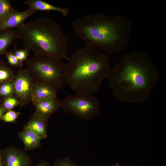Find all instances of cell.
I'll return each mask as SVG.
<instances>
[{
  "mask_svg": "<svg viewBox=\"0 0 166 166\" xmlns=\"http://www.w3.org/2000/svg\"><path fill=\"white\" fill-rule=\"evenodd\" d=\"M159 76V71L151 56L135 51L124 53L111 67L107 79L116 98L124 102L140 104L149 99Z\"/></svg>",
  "mask_w": 166,
  "mask_h": 166,
  "instance_id": "6da1fadb",
  "label": "cell"
},
{
  "mask_svg": "<svg viewBox=\"0 0 166 166\" xmlns=\"http://www.w3.org/2000/svg\"><path fill=\"white\" fill-rule=\"evenodd\" d=\"M72 26L74 34L86 46L109 54L124 49L132 29V23L124 16L99 12L78 18Z\"/></svg>",
  "mask_w": 166,
  "mask_h": 166,
  "instance_id": "7a4b0ae2",
  "label": "cell"
},
{
  "mask_svg": "<svg viewBox=\"0 0 166 166\" xmlns=\"http://www.w3.org/2000/svg\"><path fill=\"white\" fill-rule=\"evenodd\" d=\"M67 60L66 83L76 94L97 92L111 67L107 55L87 46L74 51Z\"/></svg>",
  "mask_w": 166,
  "mask_h": 166,
  "instance_id": "3957f363",
  "label": "cell"
},
{
  "mask_svg": "<svg viewBox=\"0 0 166 166\" xmlns=\"http://www.w3.org/2000/svg\"><path fill=\"white\" fill-rule=\"evenodd\" d=\"M24 48L34 53H42L67 59L68 45L62 28L51 18L43 16L24 23L15 30Z\"/></svg>",
  "mask_w": 166,
  "mask_h": 166,
  "instance_id": "277c9868",
  "label": "cell"
},
{
  "mask_svg": "<svg viewBox=\"0 0 166 166\" xmlns=\"http://www.w3.org/2000/svg\"><path fill=\"white\" fill-rule=\"evenodd\" d=\"M26 64L34 81L49 84L57 90L65 88V64L62 60L45 53H35L26 61Z\"/></svg>",
  "mask_w": 166,
  "mask_h": 166,
  "instance_id": "5b68a950",
  "label": "cell"
},
{
  "mask_svg": "<svg viewBox=\"0 0 166 166\" xmlns=\"http://www.w3.org/2000/svg\"><path fill=\"white\" fill-rule=\"evenodd\" d=\"M98 98L92 94H76L60 100V106L83 118L92 117L98 113Z\"/></svg>",
  "mask_w": 166,
  "mask_h": 166,
  "instance_id": "8992f818",
  "label": "cell"
},
{
  "mask_svg": "<svg viewBox=\"0 0 166 166\" xmlns=\"http://www.w3.org/2000/svg\"><path fill=\"white\" fill-rule=\"evenodd\" d=\"M34 81L26 69L19 70L13 81L14 95L20 101V107L29 104L31 101Z\"/></svg>",
  "mask_w": 166,
  "mask_h": 166,
  "instance_id": "52a82bcc",
  "label": "cell"
},
{
  "mask_svg": "<svg viewBox=\"0 0 166 166\" xmlns=\"http://www.w3.org/2000/svg\"><path fill=\"white\" fill-rule=\"evenodd\" d=\"M31 158L26 151L14 146L4 151V166H31Z\"/></svg>",
  "mask_w": 166,
  "mask_h": 166,
  "instance_id": "ba28073f",
  "label": "cell"
},
{
  "mask_svg": "<svg viewBox=\"0 0 166 166\" xmlns=\"http://www.w3.org/2000/svg\"><path fill=\"white\" fill-rule=\"evenodd\" d=\"M36 11L30 8L23 11H19L14 9L10 14L0 22V31L19 27Z\"/></svg>",
  "mask_w": 166,
  "mask_h": 166,
  "instance_id": "9c48e42d",
  "label": "cell"
},
{
  "mask_svg": "<svg viewBox=\"0 0 166 166\" xmlns=\"http://www.w3.org/2000/svg\"><path fill=\"white\" fill-rule=\"evenodd\" d=\"M57 90L50 85L43 82L34 81L31 101L33 104L45 99L56 97Z\"/></svg>",
  "mask_w": 166,
  "mask_h": 166,
  "instance_id": "30bf717a",
  "label": "cell"
},
{
  "mask_svg": "<svg viewBox=\"0 0 166 166\" xmlns=\"http://www.w3.org/2000/svg\"><path fill=\"white\" fill-rule=\"evenodd\" d=\"M33 105L35 109L34 113L47 119L60 107V100L56 97L42 100Z\"/></svg>",
  "mask_w": 166,
  "mask_h": 166,
  "instance_id": "8fae6325",
  "label": "cell"
},
{
  "mask_svg": "<svg viewBox=\"0 0 166 166\" xmlns=\"http://www.w3.org/2000/svg\"><path fill=\"white\" fill-rule=\"evenodd\" d=\"M48 123V119L34 113L25 125L24 128L34 132L41 140L47 137Z\"/></svg>",
  "mask_w": 166,
  "mask_h": 166,
  "instance_id": "7c38bea8",
  "label": "cell"
},
{
  "mask_svg": "<svg viewBox=\"0 0 166 166\" xmlns=\"http://www.w3.org/2000/svg\"><path fill=\"white\" fill-rule=\"evenodd\" d=\"M18 135L24 144V151L34 150L41 147V140L33 131L24 128L22 131L18 132Z\"/></svg>",
  "mask_w": 166,
  "mask_h": 166,
  "instance_id": "4fadbf2b",
  "label": "cell"
},
{
  "mask_svg": "<svg viewBox=\"0 0 166 166\" xmlns=\"http://www.w3.org/2000/svg\"><path fill=\"white\" fill-rule=\"evenodd\" d=\"M23 4L29 8L36 11H54L61 13L64 16H66L69 14V9L67 7H57L42 0H27Z\"/></svg>",
  "mask_w": 166,
  "mask_h": 166,
  "instance_id": "5bb4252c",
  "label": "cell"
},
{
  "mask_svg": "<svg viewBox=\"0 0 166 166\" xmlns=\"http://www.w3.org/2000/svg\"><path fill=\"white\" fill-rule=\"evenodd\" d=\"M15 38H17L15 30L2 31L0 34V55L6 53L8 47Z\"/></svg>",
  "mask_w": 166,
  "mask_h": 166,
  "instance_id": "9a60e30c",
  "label": "cell"
},
{
  "mask_svg": "<svg viewBox=\"0 0 166 166\" xmlns=\"http://www.w3.org/2000/svg\"><path fill=\"white\" fill-rule=\"evenodd\" d=\"M15 77L13 70L8 67L3 62L0 61V85L13 81Z\"/></svg>",
  "mask_w": 166,
  "mask_h": 166,
  "instance_id": "2e32d148",
  "label": "cell"
},
{
  "mask_svg": "<svg viewBox=\"0 0 166 166\" xmlns=\"http://www.w3.org/2000/svg\"><path fill=\"white\" fill-rule=\"evenodd\" d=\"M14 10L11 2L9 0H2L0 2L1 21L6 18Z\"/></svg>",
  "mask_w": 166,
  "mask_h": 166,
  "instance_id": "e0dca14e",
  "label": "cell"
},
{
  "mask_svg": "<svg viewBox=\"0 0 166 166\" xmlns=\"http://www.w3.org/2000/svg\"><path fill=\"white\" fill-rule=\"evenodd\" d=\"M20 104L19 100L14 95H12L4 98L2 106L8 111L12 110Z\"/></svg>",
  "mask_w": 166,
  "mask_h": 166,
  "instance_id": "ac0fdd59",
  "label": "cell"
},
{
  "mask_svg": "<svg viewBox=\"0 0 166 166\" xmlns=\"http://www.w3.org/2000/svg\"><path fill=\"white\" fill-rule=\"evenodd\" d=\"M13 81L4 83L0 85V97L4 98L13 95Z\"/></svg>",
  "mask_w": 166,
  "mask_h": 166,
  "instance_id": "d6986e66",
  "label": "cell"
},
{
  "mask_svg": "<svg viewBox=\"0 0 166 166\" xmlns=\"http://www.w3.org/2000/svg\"><path fill=\"white\" fill-rule=\"evenodd\" d=\"M14 48V49L13 52V53L19 61L22 64L24 61L27 59V57L29 55L30 51L28 49L25 48L18 49L16 45H15Z\"/></svg>",
  "mask_w": 166,
  "mask_h": 166,
  "instance_id": "ffe728a7",
  "label": "cell"
},
{
  "mask_svg": "<svg viewBox=\"0 0 166 166\" xmlns=\"http://www.w3.org/2000/svg\"><path fill=\"white\" fill-rule=\"evenodd\" d=\"M20 114V112L9 110L3 115L2 118V120L6 122L14 123Z\"/></svg>",
  "mask_w": 166,
  "mask_h": 166,
  "instance_id": "44dd1931",
  "label": "cell"
},
{
  "mask_svg": "<svg viewBox=\"0 0 166 166\" xmlns=\"http://www.w3.org/2000/svg\"><path fill=\"white\" fill-rule=\"evenodd\" d=\"M6 56L8 63L11 65L18 68L22 67V64L19 61L12 50L7 52L6 53Z\"/></svg>",
  "mask_w": 166,
  "mask_h": 166,
  "instance_id": "7402d4cb",
  "label": "cell"
},
{
  "mask_svg": "<svg viewBox=\"0 0 166 166\" xmlns=\"http://www.w3.org/2000/svg\"><path fill=\"white\" fill-rule=\"evenodd\" d=\"M54 166H78L75 163L68 159H63L57 160L55 162Z\"/></svg>",
  "mask_w": 166,
  "mask_h": 166,
  "instance_id": "603a6c76",
  "label": "cell"
},
{
  "mask_svg": "<svg viewBox=\"0 0 166 166\" xmlns=\"http://www.w3.org/2000/svg\"><path fill=\"white\" fill-rule=\"evenodd\" d=\"M0 166H4V152H2L0 151Z\"/></svg>",
  "mask_w": 166,
  "mask_h": 166,
  "instance_id": "cb8c5ba5",
  "label": "cell"
},
{
  "mask_svg": "<svg viewBox=\"0 0 166 166\" xmlns=\"http://www.w3.org/2000/svg\"><path fill=\"white\" fill-rule=\"evenodd\" d=\"M36 166H50L48 162L43 160L40 162Z\"/></svg>",
  "mask_w": 166,
  "mask_h": 166,
  "instance_id": "d4e9b609",
  "label": "cell"
},
{
  "mask_svg": "<svg viewBox=\"0 0 166 166\" xmlns=\"http://www.w3.org/2000/svg\"><path fill=\"white\" fill-rule=\"evenodd\" d=\"M7 111L2 106V105H0V120L4 113Z\"/></svg>",
  "mask_w": 166,
  "mask_h": 166,
  "instance_id": "484cf974",
  "label": "cell"
},
{
  "mask_svg": "<svg viewBox=\"0 0 166 166\" xmlns=\"http://www.w3.org/2000/svg\"><path fill=\"white\" fill-rule=\"evenodd\" d=\"M111 166H120V165L119 164H117L114 165H113Z\"/></svg>",
  "mask_w": 166,
  "mask_h": 166,
  "instance_id": "4316f807",
  "label": "cell"
},
{
  "mask_svg": "<svg viewBox=\"0 0 166 166\" xmlns=\"http://www.w3.org/2000/svg\"><path fill=\"white\" fill-rule=\"evenodd\" d=\"M1 18H0V22H1Z\"/></svg>",
  "mask_w": 166,
  "mask_h": 166,
  "instance_id": "83f0119b",
  "label": "cell"
},
{
  "mask_svg": "<svg viewBox=\"0 0 166 166\" xmlns=\"http://www.w3.org/2000/svg\"><path fill=\"white\" fill-rule=\"evenodd\" d=\"M1 101H0V105H1Z\"/></svg>",
  "mask_w": 166,
  "mask_h": 166,
  "instance_id": "f1b7e54d",
  "label": "cell"
},
{
  "mask_svg": "<svg viewBox=\"0 0 166 166\" xmlns=\"http://www.w3.org/2000/svg\"><path fill=\"white\" fill-rule=\"evenodd\" d=\"M2 0H0V2H1Z\"/></svg>",
  "mask_w": 166,
  "mask_h": 166,
  "instance_id": "f546056e",
  "label": "cell"
}]
</instances>
